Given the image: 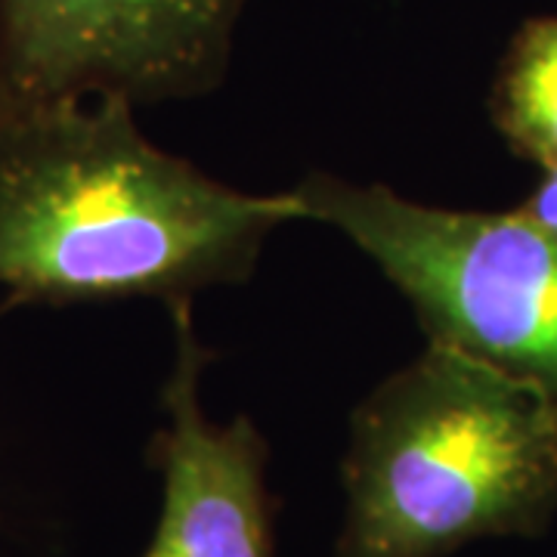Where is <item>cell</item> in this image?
Listing matches in <instances>:
<instances>
[{"instance_id": "1", "label": "cell", "mask_w": 557, "mask_h": 557, "mask_svg": "<svg viewBox=\"0 0 557 557\" xmlns=\"http://www.w3.org/2000/svg\"><path fill=\"white\" fill-rule=\"evenodd\" d=\"M134 102L62 97L0 109V288L25 304H193L239 285L292 193L251 196L159 149Z\"/></svg>"}, {"instance_id": "2", "label": "cell", "mask_w": 557, "mask_h": 557, "mask_svg": "<svg viewBox=\"0 0 557 557\" xmlns=\"http://www.w3.org/2000/svg\"><path fill=\"white\" fill-rule=\"evenodd\" d=\"M335 557H449L557 515V403L437 344L350 416Z\"/></svg>"}, {"instance_id": "3", "label": "cell", "mask_w": 557, "mask_h": 557, "mask_svg": "<svg viewBox=\"0 0 557 557\" xmlns=\"http://www.w3.org/2000/svg\"><path fill=\"white\" fill-rule=\"evenodd\" d=\"M300 220L338 230L409 300L428 344L486 362L557 403V239L515 211L412 201L313 171Z\"/></svg>"}, {"instance_id": "4", "label": "cell", "mask_w": 557, "mask_h": 557, "mask_svg": "<svg viewBox=\"0 0 557 557\" xmlns=\"http://www.w3.org/2000/svg\"><path fill=\"white\" fill-rule=\"evenodd\" d=\"M248 0H0V109L218 90Z\"/></svg>"}, {"instance_id": "5", "label": "cell", "mask_w": 557, "mask_h": 557, "mask_svg": "<svg viewBox=\"0 0 557 557\" xmlns=\"http://www.w3.org/2000/svg\"><path fill=\"white\" fill-rule=\"evenodd\" d=\"M174 313V369L164 381V428L149 461L161 474V511L143 557H273L267 490L270 449L248 416L211 424L199 397L208 350L193 307Z\"/></svg>"}, {"instance_id": "6", "label": "cell", "mask_w": 557, "mask_h": 557, "mask_svg": "<svg viewBox=\"0 0 557 557\" xmlns=\"http://www.w3.org/2000/svg\"><path fill=\"white\" fill-rule=\"evenodd\" d=\"M490 119L520 159L557 164V16L520 25L502 57Z\"/></svg>"}, {"instance_id": "7", "label": "cell", "mask_w": 557, "mask_h": 557, "mask_svg": "<svg viewBox=\"0 0 557 557\" xmlns=\"http://www.w3.org/2000/svg\"><path fill=\"white\" fill-rule=\"evenodd\" d=\"M518 211L557 239V164L542 168V177H539L536 189L527 196V201L520 205Z\"/></svg>"}]
</instances>
